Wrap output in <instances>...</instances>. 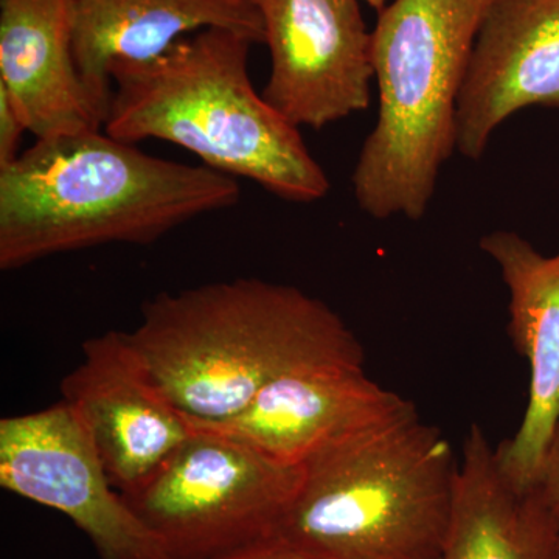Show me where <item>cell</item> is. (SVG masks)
Listing matches in <instances>:
<instances>
[{
    "label": "cell",
    "mask_w": 559,
    "mask_h": 559,
    "mask_svg": "<svg viewBox=\"0 0 559 559\" xmlns=\"http://www.w3.org/2000/svg\"><path fill=\"white\" fill-rule=\"evenodd\" d=\"M240 200L234 176L106 132L36 139L0 168V270L110 242L151 245Z\"/></svg>",
    "instance_id": "1"
},
{
    "label": "cell",
    "mask_w": 559,
    "mask_h": 559,
    "mask_svg": "<svg viewBox=\"0 0 559 559\" xmlns=\"http://www.w3.org/2000/svg\"><path fill=\"white\" fill-rule=\"evenodd\" d=\"M128 337L157 388L194 421L234 417L289 371L366 359L325 301L261 278L157 294Z\"/></svg>",
    "instance_id": "2"
},
{
    "label": "cell",
    "mask_w": 559,
    "mask_h": 559,
    "mask_svg": "<svg viewBox=\"0 0 559 559\" xmlns=\"http://www.w3.org/2000/svg\"><path fill=\"white\" fill-rule=\"evenodd\" d=\"M252 39L205 28L150 61H116L105 132L121 142L157 139L205 167L259 183L280 200L316 202L329 176L294 127L249 79Z\"/></svg>",
    "instance_id": "3"
},
{
    "label": "cell",
    "mask_w": 559,
    "mask_h": 559,
    "mask_svg": "<svg viewBox=\"0 0 559 559\" xmlns=\"http://www.w3.org/2000/svg\"><path fill=\"white\" fill-rule=\"evenodd\" d=\"M277 533L319 559H440L457 492L450 440L414 411L301 465Z\"/></svg>",
    "instance_id": "4"
},
{
    "label": "cell",
    "mask_w": 559,
    "mask_h": 559,
    "mask_svg": "<svg viewBox=\"0 0 559 559\" xmlns=\"http://www.w3.org/2000/svg\"><path fill=\"white\" fill-rule=\"evenodd\" d=\"M492 0H395L371 32L380 92L352 183L377 219L428 212L441 167L457 151V105Z\"/></svg>",
    "instance_id": "5"
},
{
    "label": "cell",
    "mask_w": 559,
    "mask_h": 559,
    "mask_svg": "<svg viewBox=\"0 0 559 559\" xmlns=\"http://www.w3.org/2000/svg\"><path fill=\"white\" fill-rule=\"evenodd\" d=\"M123 496L170 559H215L277 539L304 468L204 429Z\"/></svg>",
    "instance_id": "6"
},
{
    "label": "cell",
    "mask_w": 559,
    "mask_h": 559,
    "mask_svg": "<svg viewBox=\"0 0 559 559\" xmlns=\"http://www.w3.org/2000/svg\"><path fill=\"white\" fill-rule=\"evenodd\" d=\"M0 487L68 516L100 559H170L110 484L86 426L64 400L0 419Z\"/></svg>",
    "instance_id": "7"
},
{
    "label": "cell",
    "mask_w": 559,
    "mask_h": 559,
    "mask_svg": "<svg viewBox=\"0 0 559 559\" xmlns=\"http://www.w3.org/2000/svg\"><path fill=\"white\" fill-rule=\"evenodd\" d=\"M259 10L271 75L264 100L294 127L322 130L369 108L371 32L358 0H249Z\"/></svg>",
    "instance_id": "8"
},
{
    "label": "cell",
    "mask_w": 559,
    "mask_h": 559,
    "mask_svg": "<svg viewBox=\"0 0 559 559\" xmlns=\"http://www.w3.org/2000/svg\"><path fill=\"white\" fill-rule=\"evenodd\" d=\"M61 393L86 426L121 496L138 491L193 432L123 331L84 342L83 362L62 380Z\"/></svg>",
    "instance_id": "9"
},
{
    "label": "cell",
    "mask_w": 559,
    "mask_h": 559,
    "mask_svg": "<svg viewBox=\"0 0 559 559\" xmlns=\"http://www.w3.org/2000/svg\"><path fill=\"white\" fill-rule=\"evenodd\" d=\"M414 411L409 400L370 380L364 366L333 364L283 374L234 417L187 419L191 428L241 441L283 465L301 466L336 441Z\"/></svg>",
    "instance_id": "10"
},
{
    "label": "cell",
    "mask_w": 559,
    "mask_h": 559,
    "mask_svg": "<svg viewBox=\"0 0 559 559\" xmlns=\"http://www.w3.org/2000/svg\"><path fill=\"white\" fill-rule=\"evenodd\" d=\"M559 110V0H492L457 105V151L479 160L513 114Z\"/></svg>",
    "instance_id": "11"
},
{
    "label": "cell",
    "mask_w": 559,
    "mask_h": 559,
    "mask_svg": "<svg viewBox=\"0 0 559 559\" xmlns=\"http://www.w3.org/2000/svg\"><path fill=\"white\" fill-rule=\"evenodd\" d=\"M480 249L509 288L510 337L530 366L524 418L516 433L496 447V457L514 485L532 488L559 425V252L543 255L510 230L485 235Z\"/></svg>",
    "instance_id": "12"
},
{
    "label": "cell",
    "mask_w": 559,
    "mask_h": 559,
    "mask_svg": "<svg viewBox=\"0 0 559 559\" xmlns=\"http://www.w3.org/2000/svg\"><path fill=\"white\" fill-rule=\"evenodd\" d=\"M0 90L36 139L105 128L73 53L72 0H0Z\"/></svg>",
    "instance_id": "13"
},
{
    "label": "cell",
    "mask_w": 559,
    "mask_h": 559,
    "mask_svg": "<svg viewBox=\"0 0 559 559\" xmlns=\"http://www.w3.org/2000/svg\"><path fill=\"white\" fill-rule=\"evenodd\" d=\"M73 53L81 79L108 117L116 61H150L189 33L226 28L264 44L249 0H72Z\"/></svg>",
    "instance_id": "14"
},
{
    "label": "cell",
    "mask_w": 559,
    "mask_h": 559,
    "mask_svg": "<svg viewBox=\"0 0 559 559\" xmlns=\"http://www.w3.org/2000/svg\"><path fill=\"white\" fill-rule=\"evenodd\" d=\"M440 559H559L557 524L538 485L520 488L506 476L477 423L463 441L454 514Z\"/></svg>",
    "instance_id": "15"
},
{
    "label": "cell",
    "mask_w": 559,
    "mask_h": 559,
    "mask_svg": "<svg viewBox=\"0 0 559 559\" xmlns=\"http://www.w3.org/2000/svg\"><path fill=\"white\" fill-rule=\"evenodd\" d=\"M28 132L9 95L0 90V168L20 157L21 140Z\"/></svg>",
    "instance_id": "16"
},
{
    "label": "cell",
    "mask_w": 559,
    "mask_h": 559,
    "mask_svg": "<svg viewBox=\"0 0 559 559\" xmlns=\"http://www.w3.org/2000/svg\"><path fill=\"white\" fill-rule=\"evenodd\" d=\"M538 487L557 524L559 540V425L540 466Z\"/></svg>",
    "instance_id": "17"
},
{
    "label": "cell",
    "mask_w": 559,
    "mask_h": 559,
    "mask_svg": "<svg viewBox=\"0 0 559 559\" xmlns=\"http://www.w3.org/2000/svg\"><path fill=\"white\" fill-rule=\"evenodd\" d=\"M215 559H319L307 554V551L290 546L285 540L274 539L270 543L260 544V546L250 547V549L237 551V554L226 555V557Z\"/></svg>",
    "instance_id": "18"
},
{
    "label": "cell",
    "mask_w": 559,
    "mask_h": 559,
    "mask_svg": "<svg viewBox=\"0 0 559 559\" xmlns=\"http://www.w3.org/2000/svg\"><path fill=\"white\" fill-rule=\"evenodd\" d=\"M366 2L369 3L371 9L378 10L381 13V11L385 9V2H388V0H366Z\"/></svg>",
    "instance_id": "19"
}]
</instances>
